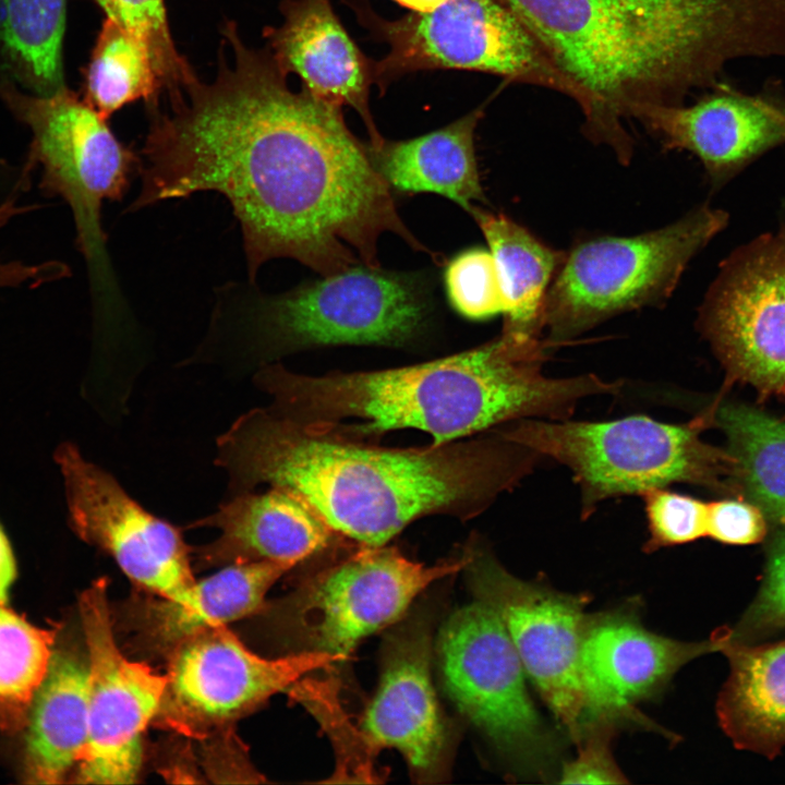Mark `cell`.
I'll return each instance as SVG.
<instances>
[{"label": "cell", "mask_w": 785, "mask_h": 785, "mask_svg": "<svg viewBox=\"0 0 785 785\" xmlns=\"http://www.w3.org/2000/svg\"><path fill=\"white\" fill-rule=\"evenodd\" d=\"M342 1L370 35L388 47L372 64L373 85L381 95L410 73L462 70L552 89L571 98L581 113L588 109L583 90L555 65L522 22L495 0H448L433 11L394 20L374 11L370 0Z\"/></svg>", "instance_id": "obj_7"}, {"label": "cell", "mask_w": 785, "mask_h": 785, "mask_svg": "<svg viewBox=\"0 0 785 785\" xmlns=\"http://www.w3.org/2000/svg\"><path fill=\"white\" fill-rule=\"evenodd\" d=\"M216 77L195 76L149 106L140 155L141 189L129 212L214 191L240 222L249 281L266 262L287 257L322 276L363 264L378 267L381 235L416 250L367 146L342 108L305 88L295 92L271 52L224 31Z\"/></svg>", "instance_id": "obj_1"}, {"label": "cell", "mask_w": 785, "mask_h": 785, "mask_svg": "<svg viewBox=\"0 0 785 785\" xmlns=\"http://www.w3.org/2000/svg\"><path fill=\"white\" fill-rule=\"evenodd\" d=\"M65 0H0V39L41 86L61 81Z\"/></svg>", "instance_id": "obj_30"}, {"label": "cell", "mask_w": 785, "mask_h": 785, "mask_svg": "<svg viewBox=\"0 0 785 785\" xmlns=\"http://www.w3.org/2000/svg\"><path fill=\"white\" fill-rule=\"evenodd\" d=\"M88 695L87 656L55 647L24 727L26 782L59 784L75 770L88 737Z\"/></svg>", "instance_id": "obj_23"}, {"label": "cell", "mask_w": 785, "mask_h": 785, "mask_svg": "<svg viewBox=\"0 0 785 785\" xmlns=\"http://www.w3.org/2000/svg\"><path fill=\"white\" fill-rule=\"evenodd\" d=\"M33 176L21 166H13L0 159V203L13 196L21 195L32 184Z\"/></svg>", "instance_id": "obj_37"}, {"label": "cell", "mask_w": 785, "mask_h": 785, "mask_svg": "<svg viewBox=\"0 0 785 785\" xmlns=\"http://www.w3.org/2000/svg\"><path fill=\"white\" fill-rule=\"evenodd\" d=\"M15 578V556L11 542L0 523V603L8 604Z\"/></svg>", "instance_id": "obj_38"}, {"label": "cell", "mask_w": 785, "mask_h": 785, "mask_svg": "<svg viewBox=\"0 0 785 785\" xmlns=\"http://www.w3.org/2000/svg\"><path fill=\"white\" fill-rule=\"evenodd\" d=\"M495 258L507 301L503 331L541 337L545 297L565 252L542 243L503 214L473 205L468 210Z\"/></svg>", "instance_id": "obj_26"}, {"label": "cell", "mask_w": 785, "mask_h": 785, "mask_svg": "<svg viewBox=\"0 0 785 785\" xmlns=\"http://www.w3.org/2000/svg\"><path fill=\"white\" fill-rule=\"evenodd\" d=\"M541 337L503 331L478 348L415 365L305 375L263 366L256 384L271 409L306 425H331L360 439L399 428L428 433L434 445L523 419L568 420L578 402L616 392L597 375L543 373Z\"/></svg>", "instance_id": "obj_4"}, {"label": "cell", "mask_w": 785, "mask_h": 785, "mask_svg": "<svg viewBox=\"0 0 785 785\" xmlns=\"http://www.w3.org/2000/svg\"><path fill=\"white\" fill-rule=\"evenodd\" d=\"M445 285L454 309L470 319L505 314L507 301L494 256L483 249L457 255L445 271Z\"/></svg>", "instance_id": "obj_32"}, {"label": "cell", "mask_w": 785, "mask_h": 785, "mask_svg": "<svg viewBox=\"0 0 785 785\" xmlns=\"http://www.w3.org/2000/svg\"><path fill=\"white\" fill-rule=\"evenodd\" d=\"M475 600L500 619L542 699L578 742L585 726L580 651L588 599L511 575L480 540L463 551Z\"/></svg>", "instance_id": "obj_12"}, {"label": "cell", "mask_w": 785, "mask_h": 785, "mask_svg": "<svg viewBox=\"0 0 785 785\" xmlns=\"http://www.w3.org/2000/svg\"><path fill=\"white\" fill-rule=\"evenodd\" d=\"M107 17L141 38L148 47L162 90L174 92L196 74L171 38L165 0H95Z\"/></svg>", "instance_id": "obj_31"}, {"label": "cell", "mask_w": 785, "mask_h": 785, "mask_svg": "<svg viewBox=\"0 0 785 785\" xmlns=\"http://www.w3.org/2000/svg\"><path fill=\"white\" fill-rule=\"evenodd\" d=\"M483 114L481 106L424 135L384 138L378 146H367L370 158L390 189L439 194L469 210L473 202L485 201L474 147Z\"/></svg>", "instance_id": "obj_24"}, {"label": "cell", "mask_w": 785, "mask_h": 785, "mask_svg": "<svg viewBox=\"0 0 785 785\" xmlns=\"http://www.w3.org/2000/svg\"><path fill=\"white\" fill-rule=\"evenodd\" d=\"M11 104L32 135L23 165L32 174L38 172L43 195L60 197L69 206L75 243L97 293L107 266L102 204L124 196L140 158L117 138L105 118L68 90L14 96Z\"/></svg>", "instance_id": "obj_10"}, {"label": "cell", "mask_w": 785, "mask_h": 785, "mask_svg": "<svg viewBox=\"0 0 785 785\" xmlns=\"http://www.w3.org/2000/svg\"><path fill=\"white\" fill-rule=\"evenodd\" d=\"M720 648L718 631L708 641L685 642L648 630L628 609L589 615L580 651L585 726L647 724L635 703L660 692L685 664Z\"/></svg>", "instance_id": "obj_18"}, {"label": "cell", "mask_w": 785, "mask_h": 785, "mask_svg": "<svg viewBox=\"0 0 785 785\" xmlns=\"http://www.w3.org/2000/svg\"><path fill=\"white\" fill-rule=\"evenodd\" d=\"M698 326L733 375L763 390L785 386V224L721 264Z\"/></svg>", "instance_id": "obj_15"}, {"label": "cell", "mask_w": 785, "mask_h": 785, "mask_svg": "<svg viewBox=\"0 0 785 785\" xmlns=\"http://www.w3.org/2000/svg\"><path fill=\"white\" fill-rule=\"evenodd\" d=\"M55 461L74 532L110 554L134 583L164 599H183L196 580L181 533L143 508L75 445L61 444Z\"/></svg>", "instance_id": "obj_16"}, {"label": "cell", "mask_w": 785, "mask_h": 785, "mask_svg": "<svg viewBox=\"0 0 785 785\" xmlns=\"http://www.w3.org/2000/svg\"><path fill=\"white\" fill-rule=\"evenodd\" d=\"M749 620L761 629L785 628V533L775 543Z\"/></svg>", "instance_id": "obj_36"}, {"label": "cell", "mask_w": 785, "mask_h": 785, "mask_svg": "<svg viewBox=\"0 0 785 785\" xmlns=\"http://www.w3.org/2000/svg\"><path fill=\"white\" fill-rule=\"evenodd\" d=\"M431 633L419 617L390 632L383 651L379 686L361 724L375 751L397 749L421 783L445 773L448 732L431 677Z\"/></svg>", "instance_id": "obj_19"}, {"label": "cell", "mask_w": 785, "mask_h": 785, "mask_svg": "<svg viewBox=\"0 0 785 785\" xmlns=\"http://www.w3.org/2000/svg\"><path fill=\"white\" fill-rule=\"evenodd\" d=\"M460 557L426 566L395 547L364 546L306 578L276 607L298 652L348 659L366 637L392 625L433 582L462 570Z\"/></svg>", "instance_id": "obj_11"}, {"label": "cell", "mask_w": 785, "mask_h": 785, "mask_svg": "<svg viewBox=\"0 0 785 785\" xmlns=\"http://www.w3.org/2000/svg\"><path fill=\"white\" fill-rule=\"evenodd\" d=\"M293 567L277 561L232 564L195 581L181 600H143L133 608L135 637L148 651L169 656L205 630L262 611L269 589Z\"/></svg>", "instance_id": "obj_22"}, {"label": "cell", "mask_w": 785, "mask_h": 785, "mask_svg": "<svg viewBox=\"0 0 785 785\" xmlns=\"http://www.w3.org/2000/svg\"><path fill=\"white\" fill-rule=\"evenodd\" d=\"M194 526L218 530L196 555L205 565L221 567L254 561L297 566L342 536L304 498L273 486L264 493L234 494Z\"/></svg>", "instance_id": "obj_21"}, {"label": "cell", "mask_w": 785, "mask_h": 785, "mask_svg": "<svg viewBox=\"0 0 785 785\" xmlns=\"http://www.w3.org/2000/svg\"><path fill=\"white\" fill-rule=\"evenodd\" d=\"M56 641V629L35 626L0 603V732L24 729Z\"/></svg>", "instance_id": "obj_29"}, {"label": "cell", "mask_w": 785, "mask_h": 785, "mask_svg": "<svg viewBox=\"0 0 785 785\" xmlns=\"http://www.w3.org/2000/svg\"><path fill=\"white\" fill-rule=\"evenodd\" d=\"M282 21L265 29L269 51L287 73L313 96L355 110L366 126L370 146L384 137L370 109L373 60L355 45L331 0H283Z\"/></svg>", "instance_id": "obj_20"}, {"label": "cell", "mask_w": 785, "mask_h": 785, "mask_svg": "<svg viewBox=\"0 0 785 785\" xmlns=\"http://www.w3.org/2000/svg\"><path fill=\"white\" fill-rule=\"evenodd\" d=\"M436 652L449 699L511 769L546 778L558 746L526 686V672L498 616L475 600L440 627Z\"/></svg>", "instance_id": "obj_9"}, {"label": "cell", "mask_w": 785, "mask_h": 785, "mask_svg": "<svg viewBox=\"0 0 785 785\" xmlns=\"http://www.w3.org/2000/svg\"><path fill=\"white\" fill-rule=\"evenodd\" d=\"M614 724L594 722L587 725L577 742L579 752L575 760L561 770L559 783L564 784H619L627 778L615 764L609 744Z\"/></svg>", "instance_id": "obj_34"}, {"label": "cell", "mask_w": 785, "mask_h": 785, "mask_svg": "<svg viewBox=\"0 0 785 785\" xmlns=\"http://www.w3.org/2000/svg\"><path fill=\"white\" fill-rule=\"evenodd\" d=\"M588 98L581 131L623 166L626 121L679 105L740 58H785V0H495Z\"/></svg>", "instance_id": "obj_3"}, {"label": "cell", "mask_w": 785, "mask_h": 785, "mask_svg": "<svg viewBox=\"0 0 785 785\" xmlns=\"http://www.w3.org/2000/svg\"><path fill=\"white\" fill-rule=\"evenodd\" d=\"M168 657L166 688L153 723L196 739L227 728L305 674L342 662L318 652L266 659L226 625L192 637Z\"/></svg>", "instance_id": "obj_13"}, {"label": "cell", "mask_w": 785, "mask_h": 785, "mask_svg": "<svg viewBox=\"0 0 785 785\" xmlns=\"http://www.w3.org/2000/svg\"><path fill=\"white\" fill-rule=\"evenodd\" d=\"M162 90L146 44L124 26L106 17L86 75V102L107 119L123 106L144 99L158 101Z\"/></svg>", "instance_id": "obj_28"}, {"label": "cell", "mask_w": 785, "mask_h": 785, "mask_svg": "<svg viewBox=\"0 0 785 785\" xmlns=\"http://www.w3.org/2000/svg\"><path fill=\"white\" fill-rule=\"evenodd\" d=\"M718 632L730 667L716 702L720 724L737 747L774 757L785 747V641L747 645Z\"/></svg>", "instance_id": "obj_25"}, {"label": "cell", "mask_w": 785, "mask_h": 785, "mask_svg": "<svg viewBox=\"0 0 785 785\" xmlns=\"http://www.w3.org/2000/svg\"><path fill=\"white\" fill-rule=\"evenodd\" d=\"M641 496L649 530L644 551L686 544L706 535L708 504L666 487L648 490Z\"/></svg>", "instance_id": "obj_33"}, {"label": "cell", "mask_w": 785, "mask_h": 785, "mask_svg": "<svg viewBox=\"0 0 785 785\" xmlns=\"http://www.w3.org/2000/svg\"><path fill=\"white\" fill-rule=\"evenodd\" d=\"M540 458L500 430L464 442L390 448L262 408L218 438L216 462L234 494L259 484L292 491L336 533L383 546L422 517L479 516Z\"/></svg>", "instance_id": "obj_2"}, {"label": "cell", "mask_w": 785, "mask_h": 785, "mask_svg": "<svg viewBox=\"0 0 785 785\" xmlns=\"http://www.w3.org/2000/svg\"><path fill=\"white\" fill-rule=\"evenodd\" d=\"M765 534V519L754 504L723 499L708 504L706 535L732 545L760 542Z\"/></svg>", "instance_id": "obj_35"}, {"label": "cell", "mask_w": 785, "mask_h": 785, "mask_svg": "<svg viewBox=\"0 0 785 785\" xmlns=\"http://www.w3.org/2000/svg\"><path fill=\"white\" fill-rule=\"evenodd\" d=\"M700 427L631 415L603 422L523 419L500 431L571 471L585 519L607 498L713 482L718 455L701 442Z\"/></svg>", "instance_id": "obj_8"}, {"label": "cell", "mask_w": 785, "mask_h": 785, "mask_svg": "<svg viewBox=\"0 0 785 785\" xmlns=\"http://www.w3.org/2000/svg\"><path fill=\"white\" fill-rule=\"evenodd\" d=\"M215 318L267 351L328 345L401 346L422 330L427 300L415 279L363 264L278 295L249 285L218 292Z\"/></svg>", "instance_id": "obj_5"}, {"label": "cell", "mask_w": 785, "mask_h": 785, "mask_svg": "<svg viewBox=\"0 0 785 785\" xmlns=\"http://www.w3.org/2000/svg\"><path fill=\"white\" fill-rule=\"evenodd\" d=\"M78 609L89 672L88 737L73 782L135 783L143 762V736L160 706L166 674L131 661L120 650L106 579L81 594Z\"/></svg>", "instance_id": "obj_14"}, {"label": "cell", "mask_w": 785, "mask_h": 785, "mask_svg": "<svg viewBox=\"0 0 785 785\" xmlns=\"http://www.w3.org/2000/svg\"><path fill=\"white\" fill-rule=\"evenodd\" d=\"M411 12L425 13L433 11L448 0H392Z\"/></svg>", "instance_id": "obj_39"}, {"label": "cell", "mask_w": 785, "mask_h": 785, "mask_svg": "<svg viewBox=\"0 0 785 785\" xmlns=\"http://www.w3.org/2000/svg\"><path fill=\"white\" fill-rule=\"evenodd\" d=\"M716 421L754 505L785 523V422L741 404L722 407Z\"/></svg>", "instance_id": "obj_27"}, {"label": "cell", "mask_w": 785, "mask_h": 785, "mask_svg": "<svg viewBox=\"0 0 785 785\" xmlns=\"http://www.w3.org/2000/svg\"><path fill=\"white\" fill-rule=\"evenodd\" d=\"M708 204L640 234L593 235L577 242L545 297L542 334L548 348L626 312L663 305L690 261L727 225Z\"/></svg>", "instance_id": "obj_6"}, {"label": "cell", "mask_w": 785, "mask_h": 785, "mask_svg": "<svg viewBox=\"0 0 785 785\" xmlns=\"http://www.w3.org/2000/svg\"><path fill=\"white\" fill-rule=\"evenodd\" d=\"M691 105L637 108L638 120L664 150H686L702 162L713 186L785 143V88L777 81L756 94L724 83Z\"/></svg>", "instance_id": "obj_17"}]
</instances>
